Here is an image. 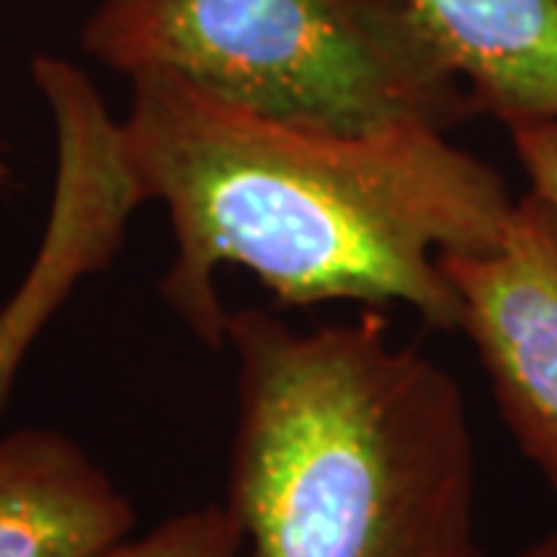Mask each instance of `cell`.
<instances>
[{
	"instance_id": "6da1fadb",
	"label": "cell",
	"mask_w": 557,
	"mask_h": 557,
	"mask_svg": "<svg viewBox=\"0 0 557 557\" xmlns=\"http://www.w3.org/2000/svg\"><path fill=\"white\" fill-rule=\"evenodd\" d=\"M119 159L139 205L171 220L161 298L211 350L226 347L223 267L285 307L403 304L458 332L440 260L496 245L515 205L496 168L437 127H307L159 75L131 81Z\"/></svg>"
},
{
	"instance_id": "7a4b0ae2",
	"label": "cell",
	"mask_w": 557,
	"mask_h": 557,
	"mask_svg": "<svg viewBox=\"0 0 557 557\" xmlns=\"http://www.w3.org/2000/svg\"><path fill=\"white\" fill-rule=\"evenodd\" d=\"M242 557H483L478 446L456 379L379 313L292 329L230 313Z\"/></svg>"
},
{
	"instance_id": "3957f363",
	"label": "cell",
	"mask_w": 557,
	"mask_h": 557,
	"mask_svg": "<svg viewBox=\"0 0 557 557\" xmlns=\"http://www.w3.org/2000/svg\"><path fill=\"white\" fill-rule=\"evenodd\" d=\"M81 47L106 69L174 78L267 119L453 131L465 84L409 0H100Z\"/></svg>"
},
{
	"instance_id": "277c9868",
	"label": "cell",
	"mask_w": 557,
	"mask_h": 557,
	"mask_svg": "<svg viewBox=\"0 0 557 557\" xmlns=\"http://www.w3.org/2000/svg\"><path fill=\"white\" fill-rule=\"evenodd\" d=\"M511 437L557 493V211L527 189L496 245L440 260Z\"/></svg>"
},
{
	"instance_id": "5b68a950",
	"label": "cell",
	"mask_w": 557,
	"mask_h": 557,
	"mask_svg": "<svg viewBox=\"0 0 557 557\" xmlns=\"http://www.w3.org/2000/svg\"><path fill=\"white\" fill-rule=\"evenodd\" d=\"M134 523L131 498L69 434L0 437V557H97Z\"/></svg>"
},
{
	"instance_id": "8992f818",
	"label": "cell",
	"mask_w": 557,
	"mask_h": 557,
	"mask_svg": "<svg viewBox=\"0 0 557 557\" xmlns=\"http://www.w3.org/2000/svg\"><path fill=\"white\" fill-rule=\"evenodd\" d=\"M465 84L505 127L557 119V0H409Z\"/></svg>"
},
{
	"instance_id": "52a82bcc",
	"label": "cell",
	"mask_w": 557,
	"mask_h": 557,
	"mask_svg": "<svg viewBox=\"0 0 557 557\" xmlns=\"http://www.w3.org/2000/svg\"><path fill=\"white\" fill-rule=\"evenodd\" d=\"M100 270L102 248L90 230L72 220H50L44 226L32 270L25 273L20 292L0 310V412L44 325L75 292L81 278Z\"/></svg>"
},
{
	"instance_id": "ba28073f",
	"label": "cell",
	"mask_w": 557,
	"mask_h": 557,
	"mask_svg": "<svg viewBox=\"0 0 557 557\" xmlns=\"http://www.w3.org/2000/svg\"><path fill=\"white\" fill-rule=\"evenodd\" d=\"M97 557H242V530L226 502L186 508L143 536L121 539Z\"/></svg>"
},
{
	"instance_id": "9c48e42d",
	"label": "cell",
	"mask_w": 557,
	"mask_h": 557,
	"mask_svg": "<svg viewBox=\"0 0 557 557\" xmlns=\"http://www.w3.org/2000/svg\"><path fill=\"white\" fill-rule=\"evenodd\" d=\"M508 134L530 189L557 211V119L523 121L508 127Z\"/></svg>"
},
{
	"instance_id": "30bf717a",
	"label": "cell",
	"mask_w": 557,
	"mask_h": 557,
	"mask_svg": "<svg viewBox=\"0 0 557 557\" xmlns=\"http://www.w3.org/2000/svg\"><path fill=\"white\" fill-rule=\"evenodd\" d=\"M515 557H557V533L539 539V542H533V545H527V548L518 552Z\"/></svg>"
},
{
	"instance_id": "8fae6325",
	"label": "cell",
	"mask_w": 557,
	"mask_h": 557,
	"mask_svg": "<svg viewBox=\"0 0 557 557\" xmlns=\"http://www.w3.org/2000/svg\"><path fill=\"white\" fill-rule=\"evenodd\" d=\"M10 177V164H7V156H3V149H0V183Z\"/></svg>"
}]
</instances>
